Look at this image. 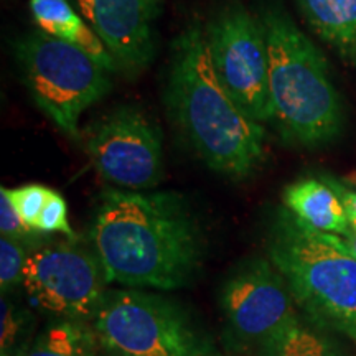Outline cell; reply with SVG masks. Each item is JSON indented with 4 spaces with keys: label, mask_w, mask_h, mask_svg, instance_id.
Instances as JSON below:
<instances>
[{
    "label": "cell",
    "mask_w": 356,
    "mask_h": 356,
    "mask_svg": "<svg viewBox=\"0 0 356 356\" xmlns=\"http://www.w3.org/2000/svg\"><path fill=\"white\" fill-rule=\"evenodd\" d=\"M262 356H340L328 338L297 322L262 351Z\"/></svg>",
    "instance_id": "obj_16"
},
{
    "label": "cell",
    "mask_w": 356,
    "mask_h": 356,
    "mask_svg": "<svg viewBox=\"0 0 356 356\" xmlns=\"http://www.w3.org/2000/svg\"><path fill=\"white\" fill-rule=\"evenodd\" d=\"M269 55L273 121L287 142L305 147L335 139L343 126V106L318 48L280 8L261 17Z\"/></svg>",
    "instance_id": "obj_3"
},
{
    "label": "cell",
    "mask_w": 356,
    "mask_h": 356,
    "mask_svg": "<svg viewBox=\"0 0 356 356\" xmlns=\"http://www.w3.org/2000/svg\"><path fill=\"white\" fill-rule=\"evenodd\" d=\"M284 203L297 220L310 228L337 236L351 234L348 213L333 181L304 178L289 185Z\"/></svg>",
    "instance_id": "obj_12"
},
{
    "label": "cell",
    "mask_w": 356,
    "mask_h": 356,
    "mask_svg": "<svg viewBox=\"0 0 356 356\" xmlns=\"http://www.w3.org/2000/svg\"><path fill=\"white\" fill-rule=\"evenodd\" d=\"M30 10L42 32L73 44L89 29L70 0H30Z\"/></svg>",
    "instance_id": "obj_15"
},
{
    "label": "cell",
    "mask_w": 356,
    "mask_h": 356,
    "mask_svg": "<svg viewBox=\"0 0 356 356\" xmlns=\"http://www.w3.org/2000/svg\"><path fill=\"white\" fill-rule=\"evenodd\" d=\"M208 356H222V355H208Z\"/></svg>",
    "instance_id": "obj_26"
},
{
    "label": "cell",
    "mask_w": 356,
    "mask_h": 356,
    "mask_svg": "<svg viewBox=\"0 0 356 356\" xmlns=\"http://www.w3.org/2000/svg\"><path fill=\"white\" fill-rule=\"evenodd\" d=\"M22 284L38 309L68 320L91 322L108 280L96 251L70 241L33 249Z\"/></svg>",
    "instance_id": "obj_9"
},
{
    "label": "cell",
    "mask_w": 356,
    "mask_h": 356,
    "mask_svg": "<svg viewBox=\"0 0 356 356\" xmlns=\"http://www.w3.org/2000/svg\"><path fill=\"white\" fill-rule=\"evenodd\" d=\"M355 184H356V180H355Z\"/></svg>",
    "instance_id": "obj_27"
},
{
    "label": "cell",
    "mask_w": 356,
    "mask_h": 356,
    "mask_svg": "<svg viewBox=\"0 0 356 356\" xmlns=\"http://www.w3.org/2000/svg\"><path fill=\"white\" fill-rule=\"evenodd\" d=\"M118 68L137 74L155 55L152 22L157 12L147 0H74Z\"/></svg>",
    "instance_id": "obj_11"
},
{
    "label": "cell",
    "mask_w": 356,
    "mask_h": 356,
    "mask_svg": "<svg viewBox=\"0 0 356 356\" xmlns=\"http://www.w3.org/2000/svg\"><path fill=\"white\" fill-rule=\"evenodd\" d=\"M84 145L99 175L119 188L150 190L162 180V136L137 108L122 106L92 124Z\"/></svg>",
    "instance_id": "obj_10"
},
{
    "label": "cell",
    "mask_w": 356,
    "mask_h": 356,
    "mask_svg": "<svg viewBox=\"0 0 356 356\" xmlns=\"http://www.w3.org/2000/svg\"><path fill=\"white\" fill-rule=\"evenodd\" d=\"M343 241L346 243V246L350 248V251L353 252V254L356 256V233H355V231H351V234L345 236Z\"/></svg>",
    "instance_id": "obj_23"
},
{
    "label": "cell",
    "mask_w": 356,
    "mask_h": 356,
    "mask_svg": "<svg viewBox=\"0 0 356 356\" xmlns=\"http://www.w3.org/2000/svg\"><path fill=\"white\" fill-rule=\"evenodd\" d=\"M26 259L25 241L8 236L0 238V287L3 293L24 282Z\"/></svg>",
    "instance_id": "obj_17"
},
{
    "label": "cell",
    "mask_w": 356,
    "mask_h": 356,
    "mask_svg": "<svg viewBox=\"0 0 356 356\" xmlns=\"http://www.w3.org/2000/svg\"><path fill=\"white\" fill-rule=\"evenodd\" d=\"M221 310L229 345L264 351L299 318L287 282L266 259L238 266L221 289Z\"/></svg>",
    "instance_id": "obj_8"
},
{
    "label": "cell",
    "mask_w": 356,
    "mask_h": 356,
    "mask_svg": "<svg viewBox=\"0 0 356 356\" xmlns=\"http://www.w3.org/2000/svg\"><path fill=\"white\" fill-rule=\"evenodd\" d=\"M314 30L341 53L356 55V0H297Z\"/></svg>",
    "instance_id": "obj_13"
},
{
    "label": "cell",
    "mask_w": 356,
    "mask_h": 356,
    "mask_svg": "<svg viewBox=\"0 0 356 356\" xmlns=\"http://www.w3.org/2000/svg\"><path fill=\"white\" fill-rule=\"evenodd\" d=\"M37 229L40 233H63L68 238H74V231L68 221V207L65 198L56 191H50V197L38 218Z\"/></svg>",
    "instance_id": "obj_19"
},
{
    "label": "cell",
    "mask_w": 356,
    "mask_h": 356,
    "mask_svg": "<svg viewBox=\"0 0 356 356\" xmlns=\"http://www.w3.org/2000/svg\"><path fill=\"white\" fill-rule=\"evenodd\" d=\"M22 320L20 314L13 309L12 302L2 299V332H0V346H2V355L15 345L17 338L20 335Z\"/></svg>",
    "instance_id": "obj_21"
},
{
    "label": "cell",
    "mask_w": 356,
    "mask_h": 356,
    "mask_svg": "<svg viewBox=\"0 0 356 356\" xmlns=\"http://www.w3.org/2000/svg\"><path fill=\"white\" fill-rule=\"evenodd\" d=\"M167 102L173 121L211 170L246 178L264 160V127L244 111L213 68L204 30L175 40Z\"/></svg>",
    "instance_id": "obj_2"
},
{
    "label": "cell",
    "mask_w": 356,
    "mask_h": 356,
    "mask_svg": "<svg viewBox=\"0 0 356 356\" xmlns=\"http://www.w3.org/2000/svg\"><path fill=\"white\" fill-rule=\"evenodd\" d=\"M147 2L150 3V7H152L155 12H157V10H159V3L162 2V0H147Z\"/></svg>",
    "instance_id": "obj_25"
},
{
    "label": "cell",
    "mask_w": 356,
    "mask_h": 356,
    "mask_svg": "<svg viewBox=\"0 0 356 356\" xmlns=\"http://www.w3.org/2000/svg\"><path fill=\"white\" fill-rule=\"evenodd\" d=\"M97 356H122V355L115 353V351H113V350L102 348V346H101V350H99V353H97Z\"/></svg>",
    "instance_id": "obj_24"
},
{
    "label": "cell",
    "mask_w": 356,
    "mask_h": 356,
    "mask_svg": "<svg viewBox=\"0 0 356 356\" xmlns=\"http://www.w3.org/2000/svg\"><path fill=\"white\" fill-rule=\"evenodd\" d=\"M102 348L122 356H208L172 302L142 291H106L91 320Z\"/></svg>",
    "instance_id": "obj_6"
},
{
    "label": "cell",
    "mask_w": 356,
    "mask_h": 356,
    "mask_svg": "<svg viewBox=\"0 0 356 356\" xmlns=\"http://www.w3.org/2000/svg\"><path fill=\"white\" fill-rule=\"evenodd\" d=\"M50 188L38 184L24 185L20 188L10 190L12 202L15 204L17 211L25 222L26 228L38 231V218L42 215L44 203H47L48 197H50Z\"/></svg>",
    "instance_id": "obj_18"
},
{
    "label": "cell",
    "mask_w": 356,
    "mask_h": 356,
    "mask_svg": "<svg viewBox=\"0 0 356 356\" xmlns=\"http://www.w3.org/2000/svg\"><path fill=\"white\" fill-rule=\"evenodd\" d=\"M211 63L222 86L256 122L273 121L269 55L262 22L246 8L228 6L204 29Z\"/></svg>",
    "instance_id": "obj_7"
},
{
    "label": "cell",
    "mask_w": 356,
    "mask_h": 356,
    "mask_svg": "<svg viewBox=\"0 0 356 356\" xmlns=\"http://www.w3.org/2000/svg\"><path fill=\"white\" fill-rule=\"evenodd\" d=\"M269 259L315 323L356 341V256L343 238L310 228L287 210L274 226Z\"/></svg>",
    "instance_id": "obj_4"
},
{
    "label": "cell",
    "mask_w": 356,
    "mask_h": 356,
    "mask_svg": "<svg viewBox=\"0 0 356 356\" xmlns=\"http://www.w3.org/2000/svg\"><path fill=\"white\" fill-rule=\"evenodd\" d=\"M333 185H335L338 195H340L341 202H343V204H345L346 213H348V220H350L351 229H353L356 233V193H355V191L346 190L345 186L338 185L337 181H333Z\"/></svg>",
    "instance_id": "obj_22"
},
{
    "label": "cell",
    "mask_w": 356,
    "mask_h": 356,
    "mask_svg": "<svg viewBox=\"0 0 356 356\" xmlns=\"http://www.w3.org/2000/svg\"><path fill=\"white\" fill-rule=\"evenodd\" d=\"M99 350L101 341L92 325L63 318L44 328L22 356H97Z\"/></svg>",
    "instance_id": "obj_14"
},
{
    "label": "cell",
    "mask_w": 356,
    "mask_h": 356,
    "mask_svg": "<svg viewBox=\"0 0 356 356\" xmlns=\"http://www.w3.org/2000/svg\"><path fill=\"white\" fill-rule=\"evenodd\" d=\"M17 58L38 108L78 140L81 114L109 92V71L76 44L44 32L22 38Z\"/></svg>",
    "instance_id": "obj_5"
},
{
    "label": "cell",
    "mask_w": 356,
    "mask_h": 356,
    "mask_svg": "<svg viewBox=\"0 0 356 356\" xmlns=\"http://www.w3.org/2000/svg\"><path fill=\"white\" fill-rule=\"evenodd\" d=\"M91 241L106 280L126 287H184L202 264L197 221L185 200L170 191L106 190Z\"/></svg>",
    "instance_id": "obj_1"
},
{
    "label": "cell",
    "mask_w": 356,
    "mask_h": 356,
    "mask_svg": "<svg viewBox=\"0 0 356 356\" xmlns=\"http://www.w3.org/2000/svg\"><path fill=\"white\" fill-rule=\"evenodd\" d=\"M0 231H2V236L20 239V241L38 238L40 234V231L26 228L19 211H17L15 204L12 202L10 190L6 188V186L0 188Z\"/></svg>",
    "instance_id": "obj_20"
}]
</instances>
